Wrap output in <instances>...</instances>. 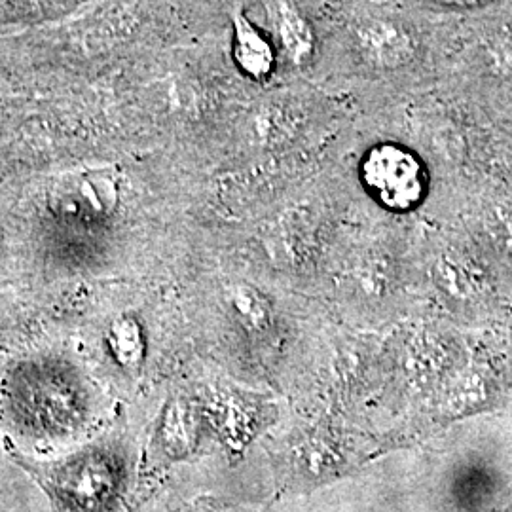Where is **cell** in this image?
I'll return each instance as SVG.
<instances>
[{"mask_svg": "<svg viewBox=\"0 0 512 512\" xmlns=\"http://www.w3.org/2000/svg\"><path fill=\"white\" fill-rule=\"evenodd\" d=\"M211 512H236V511H211Z\"/></svg>", "mask_w": 512, "mask_h": 512, "instance_id": "7c38bea8", "label": "cell"}, {"mask_svg": "<svg viewBox=\"0 0 512 512\" xmlns=\"http://www.w3.org/2000/svg\"><path fill=\"white\" fill-rule=\"evenodd\" d=\"M120 205V183L114 171L78 169L59 175L48 186L46 207L57 226L93 232L109 226Z\"/></svg>", "mask_w": 512, "mask_h": 512, "instance_id": "7a4b0ae2", "label": "cell"}, {"mask_svg": "<svg viewBox=\"0 0 512 512\" xmlns=\"http://www.w3.org/2000/svg\"><path fill=\"white\" fill-rule=\"evenodd\" d=\"M366 192L387 211L408 213L420 207L429 177L425 164L412 148L384 141L368 148L359 167Z\"/></svg>", "mask_w": 512, "mask_h": 512, "instance_id": "3957f363", "label": "cell"}, {"mask_svg": "<svg viewBox=\"0 0 512 512\" xmlns=\"http://www.w3.org/2000/svg\"><path fill=\"white\" fill-rule=\"evenodd\" d=\"M160 444L165 456L171 459L186 458L194 452L198 444L196 412L183 399L167 404L160 425Z\"/></svg>", "mask_w": 512, "mask_h": 512, "instance_id": "52a82bcc", "label": "cell"}, {"mask_svg": "<svg viewBox=\"0 0 512 512\" xmlns=\"http://www.w3.org/2000/svg\"><path fill=\"white\" fill-rule=\"evenodd\" d=\"M484 57L492 73L512 78V27H505L486 40Z\"/></svg>", "mask_w": 512, "mask_h": 512, "instance_id": "9c48e42d", "label": "cell"}, {"mask_svg": "<svg viewBox=\"0 0 512 512\" xmlns=\"http://www.w3.org/2000/svg\"><path fill=\"white\" fill-rule=\"evenodd\" d=\"M234 308L239 315L256 329H262L268 323V308L260 296H256L251 289H236L232 294Z\"/></svg>", "mask_w": 512, "mask_h": 512, "instance_id": "30bf717a", "label": "cell"}, {"mask_svg": "<svg viewBox=\"0 0 512 512\" xmlns=\"http://www.w3.org/2000/svg\"><path fill=\"white\" fill-rule=\"evenodd\" d=\"M12 461L48 495L54 512H120L129 469L118 440L101 439L63 458L38 459L8 442Z\"/></svg>", "mask_w": 512, "mask_h": 512, "instance_id": "6da1fadb", "label": "cell"}, {"mask_svg": "<svg viewBox=\"0 0 512 512\" xmlns=\"http://www.w3.org/2000/svg\"><path fill=\"white\" fill-rule=\"evenodd\" d=\"M232 59L239 73L255 84L274 80L281 67L274 38L258 27L243 8H236L232 16Z\"/></svg>", "mask_w": 512, "mask_h": 512, "instance_id": "8992f818", "label": "cell"}, {"mask_svg": "<svg viewBox=\"0 0 512 512\" xmlns=\"http://www.w3.org/2000/svg\"><path fill=\"white\" fill-rule=\"evenodd\" d=\"M351 54L370 74H403L421 59V40L395 14H365L349 27Z\"/></svg>", "mask_w": 512, "mask_h": 512, "instance_id": "277c9868", "label": "cell"}, {"mask_svg": "<svg viewBox=\"0 0 512 512\" xmlns=\"http://www.w3.org/2000/svg\"><path fill=\"white\" fill-rule=\"evenodd\" d=\"M105 340H107L110 355L114 357V361L120 368H124L129 374H137L143 368L145 355H147V342H145L143 327L135 315L124 313L116 317L107 329Z\"/></svg>", "mask_w": 512, "mask_h": 512, "instance_id": "ba28073f", "label": "cell"}, {"mask_svg": "<svg viewBox=\"0 0 512 512\" xmlns=\"http://www.w3.org/2000/svg\"><path fill=\"white\" fill-rule=\"evenodd\" d=\"M425 2L442 10H475V8L488 6L495 0H425Z\"/></svg>", "mask_w": 512, "mask_h": 512, "instance_id": "8fae6325", "label": "cell"}, {"mask_svg": "<svg viewBox=\"0 0 512 512\" xmlns=\"http://www.w3.org/2000/svg\"><path fill=\"white\" fill-rule=\"evenodd\" d=\"M268 12L272 25L268 33L279 50L281 65L294 69L310 67L319 50V37L308 14L296 0H270Z\"/></svg>", "mask_w": 512, "mask_h": 512, "instance_id": "5b68a950", "label": "cell"}]
</instances>
